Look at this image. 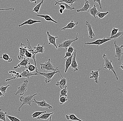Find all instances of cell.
<instances>
[{
	"label": "cell",
	"instance_id": "7c38bea8",
	"mask_svg": "<svg viewBox=\"0 0 123 121\" xmlns=\"http://www.w3.org/2000/svg\"><path fill=\"white\" fill-rule=\"evenodd\" d=\"M101 68L96 69L95 71L92 70L90 74L91 75V76L89 77L90 78H92L95 81V83L97 84H98L99 83L98 78L99 77V72Z\"/></svg>",
	"mask_w": 123,
	"mask_h": 121
},
{
	"label": "cell",
	"instance_id": "60d3db41",
	"mask_svg": "<svg viewBox=\"0 0 123 121\" xmlns=\"http://www.w3.org/2000/svg\"><path fill=\"white\" fill-rule=\"evenodd\" d=\"M74 50V48L73 47L71 46H70L67 49V52L73 54Z\"/></svg>",
	"mask_w": 123,
	"mask_h": 121
},
{
	"label": "cell",
	"instance_id": "9a60e30c",
	"mask_svg": "<svg viewBox=\"0 0 123 121\" xmlns=\"http://www.w3.org/2000/svg\"><path fill=\"white\" fill-rule=\"evenodd\" d=\"M30 60H31V59H29V58H28L26 57L24 58L22 61H20V62L18 64L16 65V66H15L14 67V68L15 69H17L19 68L21 66H23L24 67H25V68H26L27 65L28 64L30 63L29 62Z\"/></svg>",
	"mask_w": 123,
	"mask_h": 121
},
{
	"label": "cell",
	"instance_id": "3957f363",
	"mask_svg": "<svg viewBox=\"0 0 123 121\" xmlns=\"http://www.w3.org/2000/svg\"><path fill=\"white\" fill-rule=\"evenodd\" d=\"M36 72L38 74V75H40L44 76L45 77V82L46 83H49L51 81V79L53 78V76H54L55 74H57L60 72L59 70L53 71V72L46 73L44 72H41L38 70L37 69L36 70Z\"/></svg>",
	"mask_w": 123,
	"mask_h": 121
},
{
	"label": "cell",
	"instance_id": "e575fe53",
	"mask_svg": "<svg viewBox=\"0 0 123 121\" xmlns=\"http://www.w3.org/2000/svg\"><path fill=\"white\" fill-rule=\"evenodd\" d=\"M64 5L65 7V9H66V10H71L75 9V8L71 7L70 6L68 5V4L65 3H64V2H61V3H58L56 5Z\"/></svg>",
	"mask_w": 123,
	"mask_h": 121
},
{
	"label": "cell",
	"instance_id": "8fae6325",
	"mask_svg": "<svg viewBox=\"0 0 123 121\" xmlns=\"http://www.w3.org/2000/svg\"><path fill=\"white\" fill-rule=\"evenodd\" d=\"M59 74L61 75V77L58 74V76L60 78L61 80L57 82L56 84H55V85L57 87H60L61 89H63L64 88H67V79L63 77V76L61 74L60 72H59Z\"/></svg>",
	"mask_w": 123,
	"mask_h": 121
},
{
	"label": "cell",
	"instance_id": "8d00e7d4",
	"mask_svg": "<svg viewBox=\"0 0 123 121\" xmlns=\"http://www.w3.org/2000/svg\"><path fill=\"white\" fill-rule=\"evenodd\" d=\"M68 101V99L67 98V97H64V96L60 97L59 98V102L61 105L63 104Z\"/></svg>",
	"mask_w": 123,
	"mask_h": 121
},
{
	"label": "cell",
	"instance_id": "30bf717a",
	"mask_svg": "<svg viewBox=\"0 0 123 121\" xmlns=\"http://www.w3.org/2000/svg\"><path fill=\"white\" fill-rule=\"evenodd\" d=\"M77 51L76 49H74L73 52V57L72 58V63L71 65V67L73 70V72H76L78 71V69L77 63L76 60V56Z\"/></svg>",
	"mask_w": 123,
	"mask_h": 121
},
{
	"label": "cell",
	"instance_id": "2e32d148",
	"mask_svg": "<svg viewBox=\"0 0 123 121\" xmlns=\"http://www.w3.org/2000/svg\"><path fill=\"white\" fill-rule=\"evenodd\" d=\"M26 46L23 44L22 43L21 44V45L19 49H20L19 55L18 56V58L19 60L23 59L24 58V54L25 52V49Z\"/></svg>",
	"mask_w": 123,
	"mask_h": 121
},
{
	"label": "cell",
	"instance_id": "484cf974",
	"mask_svg": "<svg viewBox=\"0 0 123 121\" xmlns=\"http://www.w3.org/2000/svg\"><path fill=\"white\" fill-rule=\"evenodd\" d=\"M54 114L53 112H51V113H46L43 114L41 116L38 117L37 118V119L38 120L40 119H42V120H47L50 117V116L51 115H52Z\"/></svg>",
	"mask_w": 123,
	"mask_h": 121
},
{
	"label": "cell",
	"instance_id": "d6a6232c",
	"mask_svg": "<svg viewBox=\"0 0 123 121\" xmlns=\"http://www.w3.org/2000/svg\"><path fill=\"white\" fill-rule=\"evenodd\" d=\"M46 111H36L34 112L33 114L31 115L32 117L33 118H35L39 117L41 115L44 113H46Z\"/></svg>",
	"mask_w": 123,
	"mask_h": 121
},
{
	"label": "cell",
	"instance_id": "5bb4252c",
	"mask_svg": "<svg viewBox=\"0 0 123 121\" xmlns=\"http://www.w3.org/2000/svg\"><path fill=\"white\" fill-rule=\"evenodd\" d=\"M20 74L22 77L26 78L27 79H29L31 76L38 75L37 73H32L31 72H30L27 69H26V70L23 69L22 72Z\"/></svg>",
	"mask_w": 123,
	"mask_h": 121
},
{
	"label": "cell",
	"instance_id": "f907efd6",
	"mask_svg": "<svg viewBox=\"0 0 123 121\" xmlns=\"http://www.w3.org/2000/svg\"><path fill=\"white\" fill-rule=\"evenodd\" d=\"M51 117H52V115H51L49 117V121H51Z\"/></svg>",
	"mask_w": 123,
	"mask_h": 121
},
{
	"label": "cell",
	"instance_id": "cb8c5ba5",
	"mask_svg": "<svg viewBox=\"0 0 123 121\" xmlns=\"http://www.w3.org/2000/svg\"><path fill=\"white\" fill-rule=\"evenodd\" d=\"M65 118L67 120H70L73 121H84L77 117L74 114H70L69 115H65Z\"/></svg>",
	"mask_w": 123,
	"mask_h": 121
},
{
	"label": "cell",
	"instance_id": "5b68a950",
	"mask_svg": "<svg viewBox=\"0 0 123 121\" xmlns=\"http://www.w3.org/2000/svg\"><path fill=\"white\" fill-rule=\"evenodd\" d=\"M28 81L27 80H24L23 83L17 87L18 90L14 94L15 95H23L26 93L27 90L28 85Z\"/></svg>",
	"mask_w": 123,
	"mask_h": 121
},
{
	"label": "cell",
	"instance_id": "4dcf8cb0",
	"mask_svg": "<svg viewBox=\"0 0 123 121\" xmlns=\"http://www.w3.org/2000/svg\"><path fill=\"white\" fill-rule=\"evenodd\" d=\"M7 114L6 112H3L1 109H0V120L3 121H6V115Z\"/></svg>",
	"mask_w": 123,
	"mask_h": 121
},
{
	"label": "cell",
	"instance_id": "681fc988",
	"mask_svg": "<svg viewBox=\"0 0 123 121\" xmlns=\"http://www.w3.org/2000/svg\"><path fill=\"white\" fill-rule=\"evenodd\" d=\"M4 96V95L3 94H2V92H1V91H0V97H2V96Z\"/></svg>",
	"mask_w": 123,
	"mask_h": 121
},
{
	"label": "cell",
	"instance_id": "4316f807",
	"mask_svg": "<svg viewBox=\"0 0 123 121\" xmlns=\"http://www.w3.org/2000/svg\"><path fill=\"white\" fill-rule=\"evenodd\" d=\"M123 31L119 32H117L116 34L114 35L112 37H109L105 38H110L111 40L114 39V40H117L123 37Z\"/></svg>",
	"mask_w": 123,
	"mask_h": 121
},
{
	"label": "cell",
	"instance_id": "83f0119b",
	"mask_svg": "<svg viewBox=\"0 0 123 121\" xmlns=\"http://www.w3.org/2000/svg\"><path fill=\"white\" fill-rule=\"evenodd\" d=\"M44 0H42V1H41L39 3H38V4L37 5L35 6L32 9V12H35V13H38L39 11H40L41 7V5H42V4H43Z\"/></svg>",
	"mask_w": 123,
	"mask_h": 121
},
{
	"label": "cell",
	"instance_id": "c3c4849f",
	"mask_svg": "<svg viewBox=\"0 0 123 121\" xmlns=\"http://www.w3.org/2000/svg\"><path fill=\"white\" fill-rule=\"evenodd\" d=\"M123 61H122V63H121V65H120V66H119V67L120 68H121V69H122V70H123Z\"/></svg>",
	"mask_w": 123,
	"mask_h": 121
},
{
	"label": "cell",
	"instance_id": "f1b7e54d",
	"mask_svg": "<svg viewBox=\"0 0 123 121\" xmlns=\"http://www.w3.org/2000/svg\"><path fill=\"white\" fill-rule=\"evenodd\" d=\"M77 0H60L58 1H56L55 3V5H56L57 4L61 2H64L67 4H70L71 5L75 2H77Z\"/></svg>",
	"mask_w": 123,
	"mask_h": 121
},
{
	"label": "cell",
	"instance_id": "7bdbcfd3",
	"mask_svg": "<svg viewBox=\"0 0 123 121\" xmlns=\"http://www.w3.org/2000/svg\"><path fill=\"white\" fill-rule=\"evenodd\" d=\"M72 54H71V53H69V52L67 51L65 53V56L64 57L63 59H64V58H66L69 57H71L72 56Z\"/></svg>",
	"mask_w": 123,
	"mask_h": 121
},
{
	"label": "cell",
	"instance_id": "6da1fadb",
	"mask_svg": "<svg viewBox=\"0 0 123 121\" xmlns=\"http://www.w3.org/2000/svg\"><path fill=\"white\" fill-rule=\"evenodd\" d=\"M37 95V94L36 93L33 95H30L26 96H22L20 98V102H22V104L18 108V111H20L21 107L24 105H28L30 106H31V103L33 101V98Z\"/></svg>",
	"mask_w": 123,
	"mask_h": 121
},
{
	"label": "cell",
	"instance_id": "1f68e13d",
	"mask_svg": "<svg viewBox=\"0 0 123 121\" xmlns=\"http://www.w3.org/2000/svg\"><path fill=\"white\" fill-rule=\"evenodd\" d=\"M31 72H33L37 69H38L37 67H36L34 65L31 64L30 63L27 65L26 68Z\"/></svg>",
	"mask_w": 123,
	"mask_h": 121
},
{
	"label": "cell",
	"instance_id": "4fadbf2b",
	"mask_svg": "<svg viewBox=\"0 0 123 121\" xmlns=\"http://www.w3.org/2000/svg\"><path fill=\"white\" fill-rule=\"evenodd\" d=\"M47 34L48 36V39L49 41L48 44L49 45L51 44L53 45L54 46V47H55L56 49H58V47L56 45V40L57 38H58V36L54 37V36H52L50 34L48 31L47 32Z\"/></svg>",
	"mask_w": 123,
	"mask_h": 121
},
{
	"label": "cell",
	"instance_id": "f35d334b",
	"mask_svg": "<svg viewBox=\"0 0 123 121\" xmlns=\"http://www.w3.org/2000/svg\"><path fill=\"white\" fill-rule=\"evenodd\" d=\"M6 117H7L8 119L11 121H21L20 119L16 117H13V116L6 115Z\"/></svg>",
	"mask_w": 123,
	"mask_h": 121
},
{
	"label": "cell",
	"instance_id": "ab89813d",
	"mask_svg": "<svg viewBox=\"0 0 123 121\" xmlns=\"http://www.w3.org/2000/svg\"><path fill=\"white\" fill-rule=\"evenodd\" d=\"M119 30V28H116L114 27L113 28V29H112L111 31V37H112V36L116 34L118 32Z\"/></svg>",
	"mask_w": 123,
	"mask_h": 121
},
{
	"label": "cell",
	"instance_id": "bcb514c9",
	"mask_svg": "<svg viewBox=\"0 0 123 121\" xmlns=\"http://www.w3.org/2000/svg\"><path fill=\"white\" fill-rule=\"evenodd\" d=\"M59 12H60V13L61 14H62L63 13L64 10H63V9H62V8H61L59 10Z\"/></svg>",
	"mask_w": 123,
	"mask_h": 121
},
{
	"label": "cell",
	"instance_id": "d6986e66",
	"mask_svg": "<svg viewBox=\"0 0 123 121\" xmlns=\"http://www.w3.org/2000/svg\"><path fill=\"white\" fill-rule=\"evenodd\" d=\"M90 2L87 0H85V3L83 7L82 8L80 9H78L77 10V12L78 13H80L81 12H86L88 11V9L91 7L90 5Z\"/></svg>",
	"mask_w": 123,
	"mask_h": 121
},
{
	"label": "cell",
	"instance_id": "7a4b0ae2",
	"mask_svg": "<svg viewBox=\"0 0 123 121\" xmlns=\"http://www.w3.org/2000/svg\"><path fill=\"white\" fill-rule=\"evenodd\" d=\"M103 58L104 60L105 63L104 65V68L105 69H108L109 71H111L113 72L115 75V78L117 80H119L118 77L116 74V72L114 70V68L112 64V60H109V59L105 54H104L103 55Z\"/></svg>",
	"mask_w": 123,
	"mask_h": 121
},
{
	"label": "cell",
	"instance_id": "ee69618b",
	"mask_svg": "<svg viewBox=\"0 0 123 121\" xmlns=\"http://www.w3.org/2000/svg\"><path fill=\"white\" fill-rule=\"evenodd\" d=\"M15 10V8L14 7H11L8 8H2V9H0V11L4 10H12L14 11Z\"/></svg>",
	"mask_w": 123,
	"mask_h": 121
},
{
	"label": "cell",
	"instance_id": "f546056e",
	"mask_svg": "<svg viewBox=\"0 0 123 121\" xmlns=\"http://www.w3.org/2000/svg\"><path fill=\"white\" fill-rule=\"evenodd\" d=\"M0 58H2L4 60L8 61V62H11L12 61V58L6 53L3 54L2 56L0 57Z\"/></svg>",
	"mask_w": 123,
	"mask_h": 121
},
{
	"label": "cell",
	"instance_id": "ac0fdd59",
	"mask_svg": "<svg viewBox=\"0 0 123 121\" xmlns=\"http://www.w3.org/2000/svg\"><path fill=\"white\" fill-rule=\"evenodd\" d=\"M85 24L88 27V34H89V38H93L95 37V35L94 33L93 30H92V25L91 24L90 22L88 21H86L85 22Z\"/></svg>",
	"mask_w": 123,
	"mask_h": 121
},
{
	"label": "cell",
	"instance_id": "277c9868",
	"mask_svg": "<svg viewBox=\"0 0 123 121\" xmlns=\"http://www.w3.org/2000/svg\"><path fill=\"white\" fill-rule=\"evenodd\" d=\"M40 68L41 70H44L46 71H55L58 70V68L55 67L51 62L50 58H49L47 62L44 64H40Z\"/></svg>",
	"mask_w": 123,
	"mask_h": 121
},
{
	"label": "cell",
	"instance_id": "7dc6e473",
	"mask_svg": "<svg viewBox=\"0 0 123 121\" xmlns=\"http://www.w3.org/2000/svg\"><path fill=\"white\" fill-rule=\"evenodd\" d=\"M31 2V3H33V2H34L35 4H37V0H29Z\"/></svg>",
	"mask_w": 123,
	"mask_h": 121
},
{
	"label": "cell",
	"instance_id": "9c48e42d",
	"mask_svg": "<svg viewBox=\"0 0 123 121\" xmlns=\"http://www.w3.org/2000/svg\"><path fill=\"white\" fill-rule=\"evenodd\" d=\"M33 102H35V104H37V106L41 108H46V109L49 108V109L53 108V107L46 102V101L44 99H42L41 101H37L36 100V99L34 98Z\"/></svg>",
	"mask_w": 123,
	"mask_h": 121
},
{
	"label": "cell",
	"instance_id": "7402d4cb",
	"mask_svg": "<svg viewBox=\"0 0 123 121\" xmlns=\"http://www.w3.org/2000/svg\"><path fill=\"white\" fill-rule=\"evenodd\" d=\"M78 22L76 23H74L73 20L71 21L70 23L68 24L67 26L65 27L61 28V30H65L66 29H72L74 28L75 26L78 24Z\"/></svg>",
	"mask_w": 123,
	"mask_h": 121
},
{
	"label": "cell",
	"instance_id": "f6af8a7d",
	"mask_svg": "<svg viewBox=\"0 0 123 121\" xmlns=\"http://www.w3.org/2000/svg\"><path fill=\"white\" fill-rule=\"evenodd\" d=\"M60 6L61 8L63 9V10H65V6H64V5H60Z\"/></svg>",
	"mask_w": 123,
	"mask_h": 121
},
{
	"label": "cell",
	"instance_id": "44dd1931",
	"mask_svg": "<svg viewBox=\"0 0 123 121\" xmlns=\"http://www.w3.org/2000/svg\"><path fill=\"white\" fill-rule=\"evenodd\" d=\"M45 43L43 45H41L40 44H38L36 47L33 48L34 51L36 52L37 54L38 53H42L43 54L44 51V45Z\"/></svg>",
	"mask_w": 123,
	"mask_h": 121
},
{
	"label": "cell",
	"instance_id": "d590c367",
	"mask_svg": "<svg viewBox=\"0 0 123 121\" xmlns=\"http://www.w3.org/2000/svg\"><path fill=\"white\" fill-rule=\"evenodd\" d=\"M67 87L62 89L60 92V97H62V96H64L65 97H67Z\"/></svg>",
	"mask_w": 123,
	"mask_h": 121
},
{
	"label": "cell",
	"instance_id": "74e56055",
	"mask_svg": "<svg viewBox=\"0 0 123 121\" xmlns=\"http://www.w3.org/2000/svg\"><path fill=\"white\" fill-rule=\"evenodd\" d=\"M10 84H8L6 86H2L0 87V91L1 92H3V93H6V90L8 87H10Z\"/></svg>",
	"mask_w": 123,
	"mask_h": 121
},
{
	"label": "cell",
	"instance_id": "836d02e7",
	"mask_svg": "<svg viewBox=\"0 0 123 121\" xmlns=\"http://www.w3.org/2000/svg\"><path fill=\"white\" fill-rule=\"evenodd\" d=\"M109 13V12L108 11L105 12H99L96 14V15L98 17L99 19H102Z\"/></svg>",
	"mask_w": 123,
	"mask_h": 121
},
{
	"label": "cell",
	"instance_id": "b9f144b4",
	"mask_svg": "<svg viewBox=\"0 0 123 121\" xmlns=\"http://www.w3.org/2000/svg\"><path fill=\"white\" fill-rule=\"evenodd\" d=\"M93 1L94 2H96V3H97L99 5L101 10L102 11H103V9H102V7L101 5V0H93Z\"/></svg>",
	"mask_w": 123,
	"mask_h": 121
},
{
	"label": "cell",
	"instance_id": "e0dca14e",
	"mask_svg": "<svg viewBox=\"0 0 123 121\" xmlns=\"http://www.w3.org/2000/svg\"><path fill=\"white\" fill-rule=\"evenodd\" d=\"M41 23V21L39 20H34L31 19H30L28 20H27L26 21H24V23L22 24H20L18 25V26L21 27L24 25H32L34 24L37 23Z\"/></svg>",
	"mask_w": 123,
	"mask_h": 121
},
{
	"label": "cell",
	"instance_id": "ba28073f",
	"mask_svg": "<svg viewBox=\"0 0 123 121\" xmlns=\"http://www.w3.org/2000/svg\"><path fill=\"white\" fill-rule=\"evenodd\" d=\"M111 40L110 38H104L102 39H97L92 42H86L85 44L88 45H97V47H98L99 45H102L103 44Z\"/></svg>",
	"mask_w": 123,
	"mask_h": 121
},
{
	"label": "cell",
	"instance_id": "52a82bcc",
	"mask_svg": "<svg viewBox=\"0 0 123 121\" xmlns=\"http://www.w3.org/2000/svg\"><path fill=\"white\" fill-rule=\"evenodd\" d=\"M114 44L115 50V57L117 58L118 61H120L123 54V45H121L120 46H118L116 44L115 41L114 42Z\"/></svg>",
	"mask_w": 123,
	"mask_h": 121
},
{
	"label": "cell",
	"instance_id": "d4e9b609",
	"mask_svg": "<svg viewBox=\"0 0 123 121\" xmlns=\"http://www.w3.org/2000/svg\"><path fill=\"white\" fill-rule=\"evenodd\" d=\"M37 16L40 17L42 18L45 19L46 21H51L56 24H58V22L54 20L50 15H40V14H37Z\"/></svg>",
	"mask_w": 123,
	"mask_h": 121
},
{
	"label": "cell",
	"instance_id": "8992f818",
	"mask_svg": "<svg viewBox=\"0 0 123 121\" xmlns=\"http://www.w3.org/2000/svg\"><path fill=\"white\" fill-rule=\"evenodd\" d=\"M78 34L77 33L76 37L74 40L67 39V40L63 41L61 44L59 45V47L65 48L67 50L69 46H71L73 42L78 40Z\"/></svg>",
	"mask_w": 123,
	"mask_h": 121
},
{
	"label": "cell",
	"instance_id": "ffe728a7",
	"mask_svg": "<svg viewBox=\"0 0 123 121\" xmlns=\"http://www.w3.org/2000/svg\"><path fill=\"white\" fill-rule=\"evenodd\" d=\"M98 6V5H96L95 4L92 7H91L88 9V11H87V12L95 18H96V14L99 12L97 8V7Z\"/></svg>",
	"mask_w": 123,
	"mask_h": 121
},
{
	"label": "cell",
	"instance_id": "603a6c76",
	"mask_svg": "<svg viewBox=\"0 0 123 121\" xmlns=\"http://www.w3.org/2000/svg\"><path fill=\"white\" fill-rule=\"evenodd\" d=\"M73 57V54L71 57H68L66 59L65 64V70H64L65 73H67L68 69H69V67H70L71 65V63H72V60Z\"/></svg>",
	"mask_w": 123,
	"mask_h": 121
}]
</instances>
